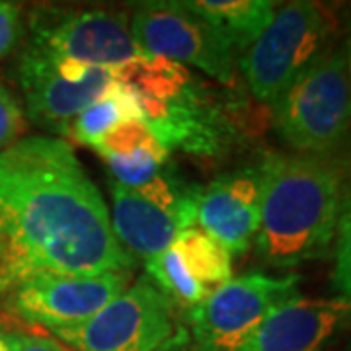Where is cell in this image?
<instances>
[{
    "mask_svg": "<svg viewBox=\"0 0 351 351\" xmlns=\"http://www.w3.org/2000/svg\"><path fill=\"white\" fill-rule=\"evenodd\" d=\"M332 285L336 291V297L351 301V193L346 199L336 230Z\"/></svg>",
    "mask_w": 351,
    "mask_h": 351,
    "instance_id": "ffe728a7",
    "label": "cell"
},
{
    "mask_svg": "<svg viewBox=\"0 0 351 351\" xmlns=\"http://www.w3.org/2000/svg\"><path fill=\"white\" fill-rule=\"evenodd\" d=\"M174 246L189 271L209 293L232 279L230 252L201 228H184L174 240Z\"/></svg>",
    "mask_w": 351,
    "mask_h": 351,
    "instance_id": "2e32d148",
    "label": "cell"
},
{
    "mask_svg": "<svg viewBox=\"0 0 351 351\" xmlns=\"http://www.w3.org/2000/svg\"><path fill=\"white\" fill-rule=\"evenodd\" d=\"M279 138L299 154L330 156L348 138L351 90L346 41L324 51L271 106Z\"/></svg>",
    "mask_w": 351,
    "mask_h": 351,
    "instance_id": "277c9868",
    "label": "cell"
},
{
    "mask_svg": "<svg viewBox=\"0 0 351 351\" xmlns=\"http://www.w3.org/2000/svg\"><path fill=\"white\" fill-rule=\"evenodd\" d=\"M258 172V256L281 269L326 258L348 199L339 164L332 156L265 152Z\"/></svg>",
    "mask_w": 351,
    "mask_h": 351,
    "instance_id": "7a4b0ae2",
    "label": "cell"
},
{
    "mask_svg": "<svg viewBox=\"0 0 351 351\" xmlns=\"http://www.w3.org/2000/svg\"><path fill=\"white\" fill-rule=\"evenodd\" d=\"M24 112L12 92L0 82V152L6 151L24 133Z\"/></svg>",
    "mask_w": 351,
    "mask_h": 351,
    "instance_id": "44dd1931",
    "label": "cell"
},
{
    "mask_svg": "<svg viewBox=\"0 0 351 351\" xmlns=\"http://www.w3.org/2000/svg\"><path fill=\"white\" fill-rule=\"evenodd\" d=\"M131 36L147 55L191 64L223 84L237 76V55L223 34L186 2H141L129 18Z\"/></svg>",
    "mask_w": 351,
    "mask_h": 351,
    "instance_id": "ba28073f",
    "label": "cell"
},
{
    "mask_svg": "<svg viewBox=\"0 0 351 351\" xmlns=\"http://www.w3.org/2000/svg\"><path fill=\"white\" fill-rule=\"evenodd\" d=\"M27 24V41L78 63L113 69L145 55L131 36L127 12L38 6Z\"/></svg>",
    "mask_w": 351,
    "mask_h": 351,
    "instance_id": "30bf717a",
    "label": "cell"
},
{
    "mask_svg": "<svg viewBox=\"0 0 351 351\" xmlns=\"http://www.w3.org/2000/svg\"><path fill=\"white\" fill-rule=\"evenodd\" d=\"M299 281L262 271L226 281L188 311L189 338L203 351H240L277 306L299 295Z\"/></svg>",
    "mask_w": 351,
    "mask_h": 351,
    "instance_id": "8992f818",
    "label": "cell"
},
{
    "mask_svg": "<svg viewBox=\"0 0 351 351\" xmlns=\"http://www.w3.org/2000/svg\"><path fill=\"white\" fill-rule=\"evenodd\" d=\"M343 351H351V338H350V341L346 343V350H343Z\"/></svg>",
    "mask_w": 351,
    "mask_h": 351,
    "instance_id": "4316f807",
    "label": "cell"
},
{
    "mask_svg": "<svg viewBox=\"0 0 351 351\" xmlns=\"http://www.w3.org/2000/svg\"><path fill=\"white\" fill-rule=\"evenodd\" d=\"M178 328L174 306L143 276L86 322L53 334L75 351H158Z\"/></svg>",
    "mask_w": 351,
    "mask_h": 351,
    "instance_id": "9c48e42d",
    "label": "cell"
},
{
    "mask_svg": "<svg viewBox=\"0 0 351 351\" xmlns=\"http://www.w3.org/2000/svg\"><path fill=\"white\" fill-rule=\"evenodd\" d=\"M158 351H203L199 350L191 338H189L188 330L186 328H178V332H176V336L164 348H160Z\"/></svg>",
    "mask_w": 351,
    "mask_h": 351,
    "instance_id": "cb8c5ba5",
    "label": "cell"
},
{
    "mask_svg": "<svg viewBox=\"0 0 351 351\" xmlns=\"http://www.w3.org/2000/svg\"><path fill=\"white\" fill-rule=\"evenodd\" d=\"M113 82L123 86L166 151L221 156L239 141L234 104L221 100L186 64L141 55L113 66Z\"/></svg>",
    "mask_w": 351,
    "mask_h": 351,
    "instance_id": "3957f363",
    "label": "cell"
},
{
    "mask_svg": "<svg viewBox=\"0 0 351 351\" xmlns=\"http://www.w3.org/2000/svg\"><path fill=\"white\" fill-rule=\"evenodd\" d=\"M27 117L41 129L66 135L78 113L113 84L112 69L59 57L27 41L16 63Z\"/></svg>",
    "mask_w": 351,
    "mask_h": 351,
    "instance_id": "52a82bcc",
    "label": "cell"
},
{
    "mask_svg": "<svg viewBox=\"0 0 351 351\" xmlns=\"http://www.w3.org/2000/svg\"><path fill=\"white\" fill-rule=\"evenodd\" d=\"M186 4L223 34L239 59L262 36L279 6L269 0H195Z\"/></svg>",
    "mask_w": 351,
    "mask_h": 351,
    "instance_id": "9a60e30c",
    "label": "cell"
},
{
    "mask_svg": "<svg viewBox=\"0 0 351 351\" xmlns=\"http://www.w3.org/2000/svg\"><path fill=\"white\" fill-rule=\"evenodd\" d=\"M338 27L332 8L324 4L306 0L281 4L262 36L239 59L254 98L274 106L334 45Z\"/></svg>",
    "mask_w": 351,
    "mask_h": 351,
    "instance_id": "5b68a950",
    "label": "cell"
},
{
    "mask_svg": "<svg viewBox=\"0 0 351 351\" xmlns=\"http://www.w3.org/2000/svg\"><path fill=\"white\" fill-rule=\"evenodd\" d=\"M332 12L336 16V22L339 27H343L348 32V38L351 36V2H339L332 8Z\"/></svg>",
    "mask_w": 351,
    "mask_h": 351,
    "instance_id": "d4e9b609",
    "label": "cell"
},
{
    "mask_svg": "<svg viewBox=\"0 0 351 351\" xmlns=\"http://www.w3.org/2000/svg\"><path fill=\"white\" fill-rule=\"evenodd\" d=\"M113 199V232L119 244L131 258H143L145 262L168 250L178 234L184 230L182 223L160 211L152 203L143 199L137 191L108 180Z\"/></svg>",
    "mask_w": 351,
    "mask_h": 351,
    "instance_id": "5bb4252c",
    "label": "cell"
},
{
    "mask_svg": "<svg viewBox=\"0 0 351 351\" xmlns=\"http://www.w3.org/2000/svg\"><path fill=\"white\" fill-rule=\"evenodd\" d=\"M18 351H69L57 339L45 338L39 334H20V350Z\"/></svg>",
    "mask_w": 351,
    "mask_h": 351,
    "instance_id": "603a6c76",
    "label": "cell"
},
{
    "mask_svg": "<svg viewBox=\"0 0 351 351\" xmlns=\"http://www.w3.org/2000/svg\"><path fill=\"white\" fill-rule=\"evenodd\" d=\"M195 223L230 254L248 250L260 226L258 166L226 172L201 186Z\"/></svg>",
    "mask_w": 351,
    "mask_h": 351,
    "instance_id": "7c38bea8",
    "label": "cell"
},
{
    "mask_svg": "<svg viewBox=\"0 0 351 351\" xmlns=\"http://www.w3.org/2000/svg\"><path fill=\"white\" fill-rule=\"evenodd\" d=\"M346 47H348V69H350V90H351V36L346 39Z\"/></svg>",
    "mask_w": 351,
    "mask_h": 351,
    "instance_id": "484cf974",
    "label": "cell"
},
{
    "mask_svg": "<svg viewBox=\"0 0 351 351\" xmlns=\"http://www.w3.org/2000/svg\"><path fill=\"white\" fill-rule=\"evenodd\" d=\"M145 269L154 287L162 293L172 306L191 311L209 295V291L189 271L182 254L176 250L174 244L162 254L147 260Z\"/></svg>",
    "mask_w": 351,
    "mask_h": 351,
    "instance_id": "ac0fdd59",
    "label": "cell"
},
{
    "mask_svg": "<svg viewBox=\"0 0 351 351\" xmlns=\"http://www.w3.org/2000/svg\"><path fill=\"white\" fill-rule=\"evenodd\" d=\"M125 119H138V110L125 88L113 82L101 98L76 115L66 135L78 145L94 147L106 133Z\"/></svg>",
    "mask_w": 351,
    "mask_h": 351,
    "instance_id": "e0dca14e",
    "label": "cell"
},
{
    "mask_svg": "<svg viewBox=\"0 0 351 351\" xmlns=\"http://www.w3.org/2000/svg\"><path fill=\"white\" fill-rule=\"evenodd\" d=\"M351 320V301L293 297L269 314L240 351H322Z\"/></svg>",
    "mask_w": 351,
    "mask_h": 351,
    "instance_id": "4fadbf2b",
    "label": "cell"
},
{
    "mask_svg": "<svg viewBox=\"0 0 351 351\" xmlns=\"http://www.w3.org/2000/svg\"><path fill=\"white\" fill-rule=\"evenodd\" d=\"M75 149L25 137L0 152V293L38 277L133 271Z\"/></svg>",
    "mask_w": 351,
    "mask_h": 351,
    "instance_id": "6da1fadb",
    "label": "cell"
},
{
    "mask_svg": "<svg viewBox=\"0 0 351 351\" xmlns=\"http://www.w3.org/2000/svg\"><path fill=\"white\" fill-rule=\"evenodd\" d=\"M24 38V24L20 6L0 0V59L8 57L20 39Z\"/></svg>",
    "mask_w": 351,
    "mask_h": 351,
    "instance_id": "7402d4cb",
    "label": "cell"
},
{
    "mask_svg": "<svg viewBox=\"0 0 351 351\" xmlns=\"http://www.w3.org/2000/svg\"><path fill=\"white\" fill-rule=\"evenodd\" d=\"M131 271L86 277H38L8 293V308L38 326H78L129 287Z\"/></svg>",
    "mask_w": 351,
    "mask_h": 351,
    "instance_id": "8fae6325",
    "label": "cell"
},
{
    "mask_svg": "<svg viewBox=\"0 0 351 351\" xmlns=\"http://www.w3.org/2000/svg\"><path fill=\"white\" fill-rule=\"evenodd\" d=\"M92 149L98 152L101 158L149 154L160 162H166L170 156V152L164 149L162 143L152 135L151 129L141 119H125V121L117 123Z\"/></svg>",
    "mask_w": 351,
    "mask_h": 351,
    "instance_id": "d6986e66",
    "label": "cell"
},
{
    "mask_svg": "<svg viewBox=\"0 0 351 351\" xmlns=\"http://www.w3.org/2000/svg\"><path fill=\"white\" fill-rule=\"evenodd\" d=\"M0 330H2V328H0Z\"/></svg>",
    "mask_w": 351,
    "mask_h": 351,
    "instance_id": "83f0119b",
    "label": "cell"
}]
</instances>
